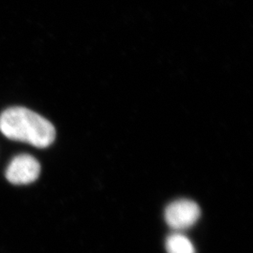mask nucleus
Listing matches in <instances>:
<instances>
[{
  "label": "nucleus",
  "instance_id": "20e7f679",
  "mask_svg": "<svg viewBox=\"0 0 253 253\" xmlns=\"http://www.w3.org/2000/svg\"><path fill=\"white\" fill-rule=\"evenodd\" d=\"M165 247L168 253H196L192 242L187 236L179 233L169 235Z\"/></svg>",
  "mask_w": 253,
  "mask_h": 253
},
{
  "label": "nucleus",
  "instance_id": "7ed1b4c3",
  "mask_svg": "<svg viewBox=\"0 0 253 253\" xmlns=\"http://www.w3.org/2000/svg\"><path fill=\"white\" fill-rule=\"evenodd\" d=\"M41 173V164L28 154L14 157L6 170V177L11 184L26 185L36 181Z\"/></svg>",
  "mask_w": 253,
  "mask_h": 253
},
{
  "label": "nucleus",
  "instance_id": "f257e3e1",
  "mask_svg": "<svg viewBox=\"0 0 253 253\" xmlns=\"http://www.w3.org/2000/svg\"><path fill=\"white\" fill-rule=\"evenodd\" d=\"M0 131L10 140L42 148L52 145L55 139L53 124L24 107L6 109L0 115Z\"/></svg>",
  "mask_w": 253,
  "mask_h": 253
},
{
  "label": "nucleus",
  "instance_id": "f03ea898",
  "mask_svg": "<svg viewBox=\"0 0 253 253\" xmlns=\"http://www.w3.org/2000/svg\"><path fill=\"white\" fill-rule=\"evenodd\" d=\"M199 206L190 200H177L165 209V220L175 231H182L193 226L199 219Z\"/></svg>",
  "mask_w": 253,
  "mask_h": 253
}]
</instances>
